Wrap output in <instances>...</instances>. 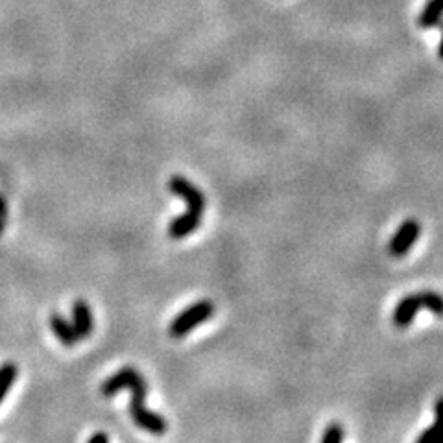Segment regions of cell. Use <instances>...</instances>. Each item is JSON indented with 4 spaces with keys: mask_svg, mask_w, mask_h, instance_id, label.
<instances>
[{
    "mask_svg": "<svg viewBox=\"0 0 443 443\" xmlns=\"http://www.w3.org/2000/svg\"><path fill=\"white\" fill-rule=\"evenodd\" d=\"M120 390H130V392H132L130 414H132L137 427H140L142 430H146V432L155 436H161L167 432L168 429L167 419L146 408L145 397L146 392H148V386H146L145 377L140 375L135 368H123V370L117 371L115 375L109 377L108 380H104V385L100 386V392H102V395H105V397H111V395H115L117 392H120Z\"/></svg>",
    "mask_w": 443,
    "mask_h": 443,
    "instance_id": "cell-1",
    "label": "cell"
},
{
    "mask_svg": "<svg viewBox=\"0 0 443 443\" xmlns=\"http://www.w3.org/2000/svg\"><path fill=\"white\" fill-rule=\"evenodd\" d=\"M168 189H170V192H172L174 196L185 199L187 207H189L185 214L176 217L172 222H170V226H168V235L172 236L174 240H181L198 229L199 224H202V217H204L205 213V205H207V202H205L204 192H202L194 183H190L187 177L177 176V174L170 177V181H168Z\"/></svg>",
    "mask_w": 443,
    "mask_h": 443,
    "instance_id": "cell-2",
    "label": "cell"
},
{
    "mask_svg": "<svg viewBox=\"0 0 443 443\" xmlns=\"http://www.w3.org/2000/svg\"><path fill=\"white\" fill-rule=\"evenodd\" d=\"M419 308H429L434 316L443 318V296L434 290H423L408 294L395 305L394 311V325L399 329H407L414 318L417 316Z\"/></svg>",
    "mask_w": 443,
    "mask_h": 443,
    "instance_id": "cell-3",
    "label": "cell"
},
{
    "mask_svg": "<svg viewBox=\"0 0 443 443\" xmlns=\"http://www.w3.org/2000/svg\"><path fill=\"white\" fill-rule=\"evenodd\" d=\"M213 314H214L213 301L202 299L198 303L187 307L181 314H177V316L172 320V323H170V327H168V333H170L172 338H181V336L189 335L190 330H194L198 325H202L204 321L211 320Z\"/></svg>",
    "mask_w": 443,
    "mask_h": 443,
    "instance_id": "cell-4",
    "label": "cell"
},
{
    "mask_svg": "<svg viewBox=\"0 0 443 443\" xmlns=\"http://www.w3.org/2000/svg\"><path fill=\"white\" fill-rule=\"evenodd\" d=\"M421 235V226L416 218H408L399 226L392 240L388 244V251L392 257H405L410 251V248L417 242Z\"/></svg>",
    "mask_w": 443,
    "mask_h": 443,
    "instance_id": "cell-5",
    "label": "cell"
},
{
    "mask_svg": "<svg viewBox=\"0 0 443 443\" xmlns=\"http://www.w3.org/2000/svg\"><path fill=\"white\" fill-rule=\"evenodd\" d=\"M73 327L76 330L78 338H89L95 329V320H93V311L89 303L83 299H76L73 303Z\"/></svg>",
    "mask_w": 443,
    "mask_h": 443,
    "instance_id": "cell-6",
    "label": "cell"
},
{
    "mask_svg": "<svg viewBox=\"0 0 443 443\" xmlns=\"http://www.w3.org/2000/svg\"><path fill=\"white\" fill-rule=\"evenodd\" d=\"M50 329H52L56 338H58L65 348H74V345L80 342L76 330H74L73 327V321H67L61 314H58V312H54V314L50 316Z\"/></svg>",
    "mask_w": 443,
    "mask_h": 443,
    "instance_id": "cell-7",
    "label": "cell"
},
{
    "mask_svg": "<svg viewBox=\"0 0 443 443\" xmlns=\"http://www.w3.org/2000/svg\"><path fill=\"white\" fill-rule=\"evenodd\" d=\"M434 416L436 419L432 427H429L423 434H419L417 443H443V395L436 399Z\"/></svg>",
    "mask_w": 443,
    "mask_h": 443,
    "instance_id": "cell-8",
    "label": "cell"
},
{
    "mask_svg": "<svg viewBox=\"0 0 443 443\" xmlns=\"http://www.w3.org/2000/svg\"><path fill=\"white\" fill-rule=\"evenodd\" d=\"M443 17V0H429L425 8L421 9L419 15V26L421 28H432L442 23Z\"/></svg>",
    "mask_w": 443,
    "mask_h": 443,
    "instance_id": "cell-9",
    "label": "cell"
},
{
    "mask_svg": "<svg viewBox=\"0 0 443 443\" xmlns=\"http://www.w3.org/2000/svg\"><path fill=\"white\" fill-rule=\"evenodd\" d=\"M17 373H19L17 366L11 364V362H6V364L0 366V405H2L6 394H8L11 385H14L15 379H17Z\"/></svg>",
    "mask_w": 443,
    "mask_h": 443,
    "instance_id": "cell-10",
    "label": "cell"
},
{
    "mask_svg": "<svg viewBox=\"0 0 443 443\" xmlns=\"http://www.w3.org/2000/svg\"><path fill=\"white\" fill-rule=\"evenodd\" d=\"M344 438H345L344 427L338 425V423H330V425L325 429V432L321 434V442L323 443H340L344 442Z\"/></svg>",
    "mask_w": 443,
    "mask_h": 443,
    "instance_id": "cell-11",
    "label": "cell"
},
{
    "mask_svg": "<svg viewBox=\"0 0 443 443\" xmlns=\"http://www.w3.org/2000/svg\"><path fill=\"white\" fill-rule=\"evenodd\" d=\"M6 220H8V204H6L4 196L0 194V235L6 229Z\"/></svg>",
    "mask_w": 443,
    "mask_h": 443,
    "instance_id": "cell-12",
    "label": "cell"
},
{
    "mask_svg": "<svg viewBox=\"0 0 443 443\" xmlns=\"http://www.w3.org/2000/svg\"><path fill=\"white\" fill-rule=\"evenodd\" d=\"M109 442V436L104 434V432H100V434L90 436L89 443H108Z\"/></svg>",
    "mask_w": 443,
    "mask_h": 443,
    "instance_id": "cell-13",
    "label": "cell"
},
{
    "mask_svg": "<svg viewBox=\"0 0 443 443\" xmlns=\"http://www.w3.org/2000/svg\"><path fill=\"white\" fill-rule=\"evenodd\" d=\"M438 56H439V59H443V28H442V41H439V46H438Z\"/></svg>",
    "mask_w": 443,
    "mask_h": 443,
    "instance_id": "cell-14",
    "label": "cell"
}]
</instances>
